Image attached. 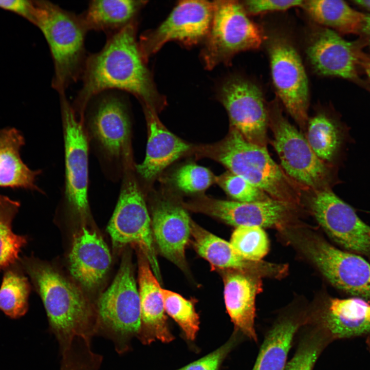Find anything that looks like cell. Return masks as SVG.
<instances>
[{
    "mask_svg": "<svg viewBox=\"0 0 370 370\" xmlns=\"http://www.w3.org/2000/svg\"><path fill=\"white\" fill-rule=\"evenodd\" d=\"M242 336L234 330L228 340L218 348L176 370H219L226 358L240 341Z\"/></svg>",
    "mask_w": 370,
    "mask_h": 370,
    "instance_id": "38",
    "label": "cell"
},
{
    "mask_svg": "<svg viewBox=\"0 0 370 370\" xmlns=\"http://www.w3.org/2000/svg\"><path fill=\"white\" fill-rule=\"evenodd\" d=\"M103 359L90 347L75 342L61 355L60 370H99Z\"/></svg>",
    "mask_w": 370,
    "mask_h": 370,
    "instance_id": "37",
    "label": "cell"
},
{
    "mask_svg": "<svg viewBox=\"0 0 370 370\" xmlns=\"http://www.w3.org/2000/svg\"><path fill=\"white\" fill-rule=\"evenodd\" d=\"M145 1L93 0L80 15L87 31H102L109 35L136 21Z\"/></svg>",
    "mask_w": 370,
    "mask_h": 370,
    "instance_id": "27",
    "label": "cell"
},
{
    "mask_svg": "<svg viewBox=\"0 0 370 370\" xmlns=\"http://www.w3.org/2000/svg\"><path fill=\"white\" fill-rule=\"evenodd\" d=\"M333 341L370 335V303L361 298L328 297L308 313Z\"/></svg>",
    "mask_w": 370,
    "mask_h": 370,
    "instance_id": "18",
    "label": "cell"
},
{
    "mask_svg": "<svg viewBox=\"0 0 370 370\" xmlns=\"http://www.w3.org/2000/svg\"><path fill=\"white\" fill-rule=\"evenodd\" d=\"M224 278V300L234 330L251 340L257 341L255 328V298L262 290L260 276L231 270Z\"/></svg>",
    "mask_w": 370,
    "mask_h": 370,
    "instance_id": "23",
    "label": "cell"
},
{
    "mask_svg": "<svg viewBox=\"0 0 370 370\" xmlns=\"http://www.w3.org/2000/svg\"><path fill=\"white\" fill-rule=\"evenodd\" d=\"M301 329L297 350L284 370H313L321 354L332 342L326 332L313 322H306Z\"/></svg>",
    "mask_w": 370,
    "mask_h": 370,
    "instance_id": "32",
    "label": "cell"
},
{
    "mask_svg": "<svg viewBox=\"0 0 370 370\" xmlns=\"http://www.w3.org/2000/svg\"><path fill=\"white\" fill-rule=\"evenodd\" d=\"M359 50L338 33L321 26L311 32L306 54L318 75L355 80L358 79Z\"/></svg>",
    "mask_w": 370,
    "mask_h": 370,
    "instance_id": "17",
    "label": "cell"
},
{
    "mask_svg": "<svg viewBox=\"0 0 370 370\" xmlns=\"http://www.w3.org/2000/svg\"><path fill=\"white\" fill-rule=\"evenodd\" d=\"M96 336L110 340L119 355L132 349L141 325L140 301L131 260L123 259L109 287L99 297Z\"/></svg>",
    "mask_w": 370,
    "mask_h": 370,
    "instance_id": "7",
    "label": "cell"
},
{
    "mask_svg": "<svg viewBox=\"0 0 370 370\" xmlns=\"http://www.w3.org/2000/svg\"><path fill=\"white\" fill-rule=\"evenodd\" d=\"M301 7L322 27L340 34L361 33L365 14L355 10L343 1H304Z\"/></svg>",
    "mask_w": 370,
    "mask_h": 370,
    "instance_id": "28",
    "label": "cell"
},
{
    "mask_svg": "<svg viewBox=\"0 0 370 370\" xmlns=\"http://www.w3.org/2000/svg\"><path fill=\"white\" fill-rule=\"evenodd\" d=\"M270 144L286 174L302 190L331 189L333 165L322 161L313 152L304 134L283 115L278 100L268 104Z\"/></svg>",
    "mask_w": 370,
    "mask_h": 370,
    "instance_id": "6",
    "label": "cell"
},
{
    "mask_svg": "<svg viewBox=\"0 0 370 370\" xmlns=\"http://www.w3.org/2000/svg\"><path fill=\"white\" fill-rule=\"evenodd\" d=\"M191 235L197 252L213 267L239 270L259 276H279L284 272V265L245 260L236 252L230 243L210 233L192 220Z\"/></svg>",
    "mask_w": 370,
    "mask_h": 370,
    "instance_id": "24",
    "label": "cell"
},
{
    "mask_svg": "<svg viewBox=\"0 0 370 370\" xmlns=\"http://www.w3.org/2000/svg\"><path fill=\"white\" fill-rule=\"evenodd\" d=\"M25 144L22 133L15 128L0 130V187L44 192L36 184L42 170H32L23 161L20 151Z\"/></svg>",
    "mask_w": 370,
    "mask_h": 370,
    "instance_id": "26",
    "label": "cell"
},
{
    "mask_svg": "<svg viewBox=\"0 0 370 370\" xmlns=\"http://www.w3.org/2000/svg\"><path fill=\"white\" fill-rule=\"evenodd\" d=\"M302 203L334 241L347 251L370 259V226L331 189L304 190Z\"/></svg>",
    "mask_w": 370,
    "mask_h": 370,
    "instance_id": "13",
    "label": "cell"
},
{
    "mask_svg": "<svg viewBox=\"0 0 370 370\" xmlns=\"http://www.w3.org/2000/svg\"><path fill=\"white\" fill-rule=\"evenodd\" d=\"M18 263L42 299L49 330L57 340L61 355L76 338L91 341L97 333V304L50 265L26 256L20 258Z\"/></svg>",
    "mask_w": 370,
    "mask_h": 370,
    "instance_id": "2",
    "label": "cell"
},
{
    "mask_svg": "<svg viewBox=\"0 0 370 370\" xmlns=\"http://www.w3.org/2000/svg\"><path fill=\"white\" fill-rule=\"evenodd\" d=\"M358 64L370 79V55L365 53L361 49L358 53Z\"/></svg>",
    "mask_w": 370,
    "mask_h": 370,
    "instance_id": "41",
    "label": "cell"
},
{
    "mask_svg": "<svg viewBox=\"0 0 370 370\" xmlns=\"http://www.w3.org/2000/svg\"><path fill=\"white\" fill-rule=\"evenodd\" d=\"M352 2L356 5L370 12V0H356Z\"/></svg>",
    "mask_w": 370,
    "mask_h": 370,
    "instance_id": "43",
    "label": "cell"
},
{
    "mask_svg": "<svg viewBox=\"0 0 370 370\" xmlns=\"http://www.w3.org/2000/svg\"><path fill=\"white\" fill-rule=\"evenodd\" d=\"M143 107L148 130L146 154L142 163L134 165V171L139 178L148 181L188 152L191 146L169 131L154 109Z\"/></svg>",
    "mask_w": 370,
    "mask_h": 370,
    "instance_id": "22",
    "label": "cell"
},
{
    "mask_svg": "<svg viewBox=\"0 0 370 370\" xmlns=\"http://www.w3.org/2000/svg\"><path fill=\"white\" fill-rule=\"evenodd\" d=\"M186 209L219 219L234 226H281L298 209L275 199L245 202L200 196L182 203Z\"/></svg>",
    "mask_w": 370,
    "mask_h": 370,
    "instance_id": "16",
    "label": "cell"
},
{
    "mask_svg": "<svg viewBox=\"0 0 370 370\" xmlns=\"http://www.w3.org/2000/svg\"><path fill=\"white\" fill-rule=\"evenodd\" d=\"M0 8L18 13L32 22L34 1L24 0L0 1Z\"/></svg>",
    "mask_w": 370,
    "mask_h": 370,
    "instance_id": "40",
    "label": "cell"
},
{
    "mask_svg": "<svg viewBox=\"0 0 370 370\" xmlns=\"http://www.w3.org/2000/svg\"><path fill=\"white\" fill-rule=\"evenodd\" d=\"M112 263L105 242L95 231L83 227L75 236L69 255L72 276L83 287L92 289L104 279Z\"/></svg>",
    "mask_w": 370,
    "mask_h": 370,
    "instance_id": "21",
    "label": "cell"
},
{
    "mask_svg": "<svg viewBox=\"0 0 370 370\" xmlns=\"http://www.w3.org/2000/svg\"><path fill=\"white\" fill-rule=\"evenodd\" d=\"M213 12V2H179L159 26L141 36L138 44L144 60L146 62L168 42L177 41L190 47L206 39Z\"/></svg>",
    "mask_w": 370,
    "mask_h": 370,
    "instance_id": "15",
    "label": "cell"
},
{
    "mask_svg": "<svg viewBox=\"0 0 370 370\" xmlns=\"http://www.w3.org/2000/svg\"><path fill=\"white\" fill-rule=\"evenodd\" d=\"M20 207L18 201L0 194V270L18 262L20 253L27 243L26 236L15 234L12 228Z\"/></svg>",
    "mask_w": 370,
    "mask_h": 370,
    "instance_id": "31",
    "label": "cell"
},
{
    "mask_svg": "<svg viewBox=\"0 0 370 370\" xmlns=\"http://www.w3.org/2000/svg\"><path fill=\"white\" fill-rule=\"evenodd\" d=\"M230 244L242 258L252 262H260L267 254L269 242L263 228L239 226L232 234Z\"/></svg>",
    "mask_w": 370,
    "mask_h": 370,
    "instance_id": "34",
    "label": "cell"
},
{
    "mask_svg": "<svg viewBox=\"0 0 370 370\" xmlns=\"http://www.w3.org/2000/svg\"><path fill=\"white\" fill-rule=\"evenodd\" d=\"M121 181L118 200L108 224L107 232L116 247L130 244L138 247L159 281L161 274L154 245L151 220L134 168L126 171Z\"/></svg>",
    "mask_w": 370,
    "mask_h": 370,
    "instance_id": "10",
    "label": "cell"
},
{
    "mask_svg": "<svg viewBox=\"0 0 370 370\" xmlns=\"http://www.w3.org/2000/svg\"><path fill=\"white\" fill-rule=\"evenodd\" d=\"M303 2L304 1L302 0H249L242 3L248 15H256L302 7Z\"/></svg>",
    "mask_w": 370,
    "mask_h": 370,
    "instance_id": "39",
    "label": "cell"
},
{
    "mask_svg": "<svg viewBox=\"0 0 370 370\" xmlns=\"http://www.w3.org/2000/svg\"><path fill=\"white\" fill-rule=\"evenodd\" d=\"M215 176L207 168L194 163L185 164L174 173L176 187L186 193H196L208 189L215 182Z\"/></svg>",
    "mask_w": 370,
    "mask_h": 370,
    "instance_id": "36",
    "label": "cell"
},
{
    "mask_svg": "<svg viewBox=\"0 0 370 370\" xmlns=\"http://www.w3.org/2000/svg\"><path fill=\"white\" fill-rule=\"evenodd\" d=\"M98 96L87 105L82 122L89 151L113 182L133 169L132 124L127 104L119 95Z\"/></svg>",
    "mask_w": 370,
    "mask_h": 370,
    "instance_id": "3",
    "label": "cell"
},
{
    "mask_svg": "<svg viewBox=\"0 0 370 370\" xmlns=\"http://www.w3.org/2000/svg\"><path fill=\"white\" fill-rule=\"evenodd\" d=\"M32 23L48 43L53 62L52 86L59 94L81 78L86 55L85 39L88 32L80 15L48 1H34Z\"/></svg>",
    "mask_w": 370,
    "mask_h": 370,
    "instance_id": "5",
    "label": "cell"
},
{
    "mask_svg": "<svg viewBox=\"0 0 370 370\" xmlns=\"http://www.w3.org/2000/svg\"><path fill=\"white\" fill-rule=\"evenodd\" d=\"M315 154L332 165L341 144V133L337 121L326 112L319 109L309 117L303 133Z\"/></svg>",
    "mask_w": 370,
    "mask_h": 370,
    "instance_id": "29",
    "label": "cell"
},
{
    "mask_svg": "<svg viewBox=\"0 0 370 370\" xmlns=\"http://www.w3.org/2000/svg\"><path fill=\"white\" fill-rule=\"evenodd\" d=\"M137 29L135 21L108 35L103 48L87 57L82 87L71 104L80 121L89 102L109 89L128 92L156 112L164 106L165 99L158 91L140 52Z\"/></svg>",
    "mask_w": 370,
    "mask_h": 370,
    "instance_id": "1",
    "label": "cell"
},
{
    "mask_svg": "<svg viewBox=\"0 0 370 370\" xmlns=\"http://www.w3.org/2000/svg\"><path fill=\"white\" fill-rule=\"evenodd\" d=\"M30 285L18 262L5 269L0 288V310L11 319L28 309Z\"/></svg>",
    "mask_w": 370,
    "mask_h": 370,
    "instance_id": "30",
    "label": "cell"
},
{
    "mask_svg": "<svg viewBox=\"0 0 370 370\" xmlns=\"http://www.w3.org/2000/svg\"><path fill=\"white\" fill-rule=\"evenodd\" d=\"M215 182L234 201L252 202L273 199L245 178L228 170L215 176Z\"/></svg>",
    "mask_w": 370,
    "mask_h": 370,
    "instance_id": "35",
    "label": "cell"
},
{
    "mask_svg": "<svg viewBox=\"0 0 370 370\" xmlns=\"http://www.w3.org/2000/svg\"><path fill=\"white\" fill-rule=\"evenodd\" d=\"M195 151L197 156L217 161L272 199L297 209L302 206V189L272 159L267 147L248 141L235 129L230 127L222 140Z\"/></svg>",
    "mask_w": 370,
    "mask_h": 370,
    "instance_id": "4",
    "label": "cell"
},
{
    "mask_svg": "<svg viewBox=\"0 0 370 370\" xmlns=\"http://www.w3.org/2000/svg\"><path fill=\"white\" fill-rule=\"evenodd\" d=\"M218 95L228 113L230 127L248 141L267 147L268 104L260 87L249 79L232 76L222 83Z\"/></svg>",
    "mask_w": 370,
    "mask_h": 370,
    "instance_id": "14",
    "label": "cell"
},
{
    "mask_svg": "<svg viewBox=\"0 0 370 370\" xmlns=\"http://www.w3.org/2000/svg\"><path fill=\"white\" fill-rule=\"evenodd\" d=\"M370 46V14H365L364 21L361 32Z\"/></svg>",
    "mask_w": 370,
    "mask_h": 370,
    "instance_id": "42",
    "label": "cell"
},
{
    "mask_svg": "<svg viewBox=\"0 0 370 370\" xmlns=\"http://www.w3.org/2000/svg\"><path fill=\"white\" fill-rule=\"evenodd\" d=\"M165 312L179 325L186 338L193 341L199 329V317L195 308V301L161 288Z\"/></svg>",
    "mask_w": 370,
    "mask_h": 370,
    "instance_id": "33",
    "label": "cell"
},
{
    "mask_svg": "<svg viewBox=\"0 0 370 370\" xmlns=\"http://www.w3.org/2000/svg\"><path fill=\"white\" fill-rule=\"evenodd\" d=\"M59 96L65 161L61 202L72 214L85 218L89 213L88 143L82 122L76 116L65 93Z\"/></svg>",
    "mask_w": 370,
    "mask_h": 370,
    "instance_id": "12",
    "label": "cell"
},
{
    "mask_svg": "<svg viewBox=\"0 0 370 370\" xmlns=\"http://www.w3.org/2000/svg\"><path fill=\"white\" fill-rule=\"evenodd\" d=\"M366 343L367 345V348L370 353V335L366 337Z\"/></svg>",
    "mask_w": 370,
    "mask_h": 370,
    "instance_id": "44",
    "label": "cell"
},
{
    "mask_svg": "<svg viewBox=\"0 0 370 370\" xmlns=\"http://www.w3.org/2000/svg\"><path fill=\"white\" fill-rule=\"evenodd\" d=\"M210 28L201 55L204 66L211 70L227 64L237 53L258 49L264 40L259 26L249 17L237 1H216Z\"/></svg>",
    "mask_w": 370,
    "mask_h": 370,
    "instance_id": "8",
    "label": "cell"
},
{
    "mask_svg": "<svg viewBox=\"0 0 370 370\" xmlns=\"http://www.w3.org/2000/svg\"><path fill=\"white\" fill-rule=\"evenodd\" d=\"M306 311L280 315L267 332L252 370H284L294 338L307 322Z\"/></svg>",
    "mask_w": 370,
    "mask_h": 370,
    "instance_id": "25",
    "label": "cell"
},
{
    "mask_svg": "<svg viewBox=\"0 0 370 370\" xmlns=\"http://www.w3.org/2000/svg\"><path fill=\"white\" fill-rule=\"evenodd\" d=\"M291 239L334 287L370 301V264L361 255L339 249L312 232Z\"/></svg>",
    "mask_w": 370,
    "mask_h": 370,
    "instance_id": "11",
    "label": "cell"
},
{
    "mask_svg": "<svg viewBox=\"0 0 370 370\" xmlns=\"http://www.w3.org/2000/svg\"><path fill=\"white\" fill-rule=\"evenodd\" d=\"M139 252L138 291L141 325L137 338L144 345L157 340L169 343L175 337L168 323L161 288L146 257L140 250Z\"/></svg>",
    "mask_w": 370,
    "mask_h": 370,
    "instance_id": "20",
    "label": "cell"
},
{
    "mask_svg": "<svg viewBox=\"0 0 370 370\" xmlns=\"http://www.w3.org/2000/svg\"><path fill=\"white\" fill-rule=\"evenodd\" d=\"M266 41L276 95L303 134L309 117V89L302 59L292 40L284 33L272 32Z\"/></svg>",
    "mask_w": 370,
    "mask_h": 370,
    "instance_id": "9",
    "label": "cell"
},
{
    "mask_svg": "<svg viewBox=\"0 0 370 370\" xmlns=\"http://www.w3.org/2000/svg\"><path fill=\"white\" fill-rule=\"evenodd\" d=\"M191 221L183 206L171 199L158 200L153 206L152 229L159 251L183 270L187 267L185 250Z\"/></svg>",
    "mask_w": 370,
    "mask_h": 370,
    "instance_id": "19",
    "label": "cell"
}]
</instances>
